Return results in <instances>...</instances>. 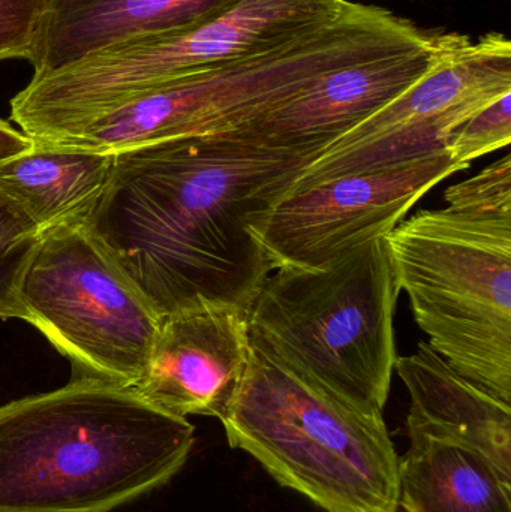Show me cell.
Instances as JSON below:
<instances>
[{
    "instance_id": "cell-1",
    "label": "cell",
    "mask_w": 511,
    "mask_h": 512,
    "mask_svg": "<svg viewBox=\"0 0 511 512\" xmlns=\"http://www.w3.org/2000/svg\"><path fill=\"white\" fill-rule=\"evenodd\" d=\"M320 152L230 131L117 152L83 224L159 318L249 310L273 271L257 222Z\"/></svg>"
},
{
    "instance_id": "cell-2",
    "label": "cell",
    "mask_w": 511,
    "mask_h": 512,
    "mask_svg": "<svg viewBox=\"0 0 511 512\" xmlns=\"http://www.w3.org/2000/svg\"><path fill=\"white\" fill-rule=\"evenodd\" d=\"M195 427L132 388L72 379L0 406V512H111L165 486Z\"/></svg>"
},
{
    "instance_id": "cell-3",
    "label": "cell",
    "mask_w": 511,
    "mask_h": 512,
    "mask_svg": "<svg viewBox=\"0 0 511 512\" xmlns=\"http://www.w3.org/2000/svg\"><path fill=\"white\" fill-rule=\"evenodd\" d=\"M401 294L386 239L320 268L273 270L248 310L252 345L342 402L383 414Z\"/></svg>"
},
{
    "instance_id": "cell-4",
    "label": "cell",
    "mask_w": 511,
    "mask_h": 512,
    "mask_svg": "<svg viewBox=\"0 0 511 512\" xmlns=\"http://www.w3.org/2000/svg\"><path fill=\"white\" fill-rule=\"evenodd\" d=\"M219 421L231 448L320 510L398 512L401 459L383 414L353 408L257 346Z\"/></svg>"
},
{
    "instance_id": "cell-5",
    "label": "cell",
    "mask_w": 511,
    "mask_h": 512,
    "mask_svg": "<svg viewBox=\"0 0 511 512\" xmlns=\"http://www.w3.org/2000/svg\"><path fill=\"white\" fill-rule=\"evenodd\" d=\"M348 0H236L218 14L135 36L44 74L12 98L11 120L42 143L168 81L272 50L335 20Z\"/></svg>"
},
{
    "instance_id": "cell-6",
    "label": "cell",
    "mask_w": 511,
    "mask_h": 512,
    "mask_svg": "<svg viewBox=\"0 0 511 512\" xmlns=\"http://www.w3.org/2000/svg\"><path fill=\"white\" fill-rule=\"evenodd\" d=\"M384 239L428 345L510 405L511 213L420 210Z\"/></svg>"
},
{
    "instance_id": "cell-7",
    "label": "cell",
    "mask_w": 511,
    "mask_h": 512,
    "mask_svg": "<svg viewBox=\"0 0 511 512\" xmlns=\"http://www.w3.org/2000/svg\"><path fill=\"white\" fill-rule=\"evenodd\" d=\"M18 298L72 379L137 387L162 319L83 222L42 231Z\"/></svg>"
},
{
    "instance_id": "cell-8",
    "label": "cell",
    "mask_w": 511,
    "mask_h": 512,
    "mask_svg": "<svg viewBox=\"0 0 511 512\" xmlns=\"http://www.w3.org/2000/svg\"><path fill=\"white\" fill-rule=\"evenodd\" d=\"M507 93H511L510 39L491 32L473 41L456 33L428 74L327 144L287 194L443 152L450 132Z\"/></svg>"
},
{
    "instance_id": "cell-9",
    "label": "cell",
    "mask_w": 511,
    "mask_h": 512,
    "mask_svg": "<svg viewBox=\"0 0 511 512\" xmlns=\"http://www.w3.org/2000/svg\"><path fill=\"white\" fill-rule=\"evenodd\" d=\"M461 171L443 150L386 170L338 177L284 195L254 233L273 270L324 267L392 233L431 189Z\"/></svg>"
},
{
    "instance_id": "cell-10",
    "label": "cell",
    "mask_w": 511,
    "mask_h": 512,
    "mask_svg": "<svg viewBox=\"0 0 511 512\" xmlns=\"http://www.w3.org/2000/svg\"><path fill=\"white\" fill-rule=\"evenodd\" d=\"M455 38L456 32L422 27L381 53L321 75L230 132L269 146L323 150L428 74Z\"/></svg>"
},
{
    "instance_id": "cell-11",
    "label": "cell",
    "mask_w": 511,
    "mask_h": 512,
    "mask_svg": "<svg viewBox=\"0 0 511 512\" xmlns=\"http://www.w3.org/2000/svg\"><path fill=\"white\" fill-rule=\"evenodd\" d=\"M248 310L204 304L162 318L137 387L141 399L174 417L221 420L251 358Z\"/></svg>"
},
{
    "instance_id": "cell-12",
    "label": "cell",
    "mask_w": 511,
    "mask_h": 512,
    "mask_svg": "<svg viewBox=\"0 0 511 512\" xmlns=\"http://www.w3.org/2000/svg\"><path fill=\"white\" fill-rule=\"evenodd\" d=\"M395 372L410 394L405 430L422 439L465 445L488 457L511 477V409L459 375L426 342L396 358Z\"/></svg>"
},
{
    "instance_id": "cell-13",
    "label": "cell",
    "mask_w": 511,
    "mask_h": 512,
    "mask_svg": "<svg viewBox=\"0 0 511 512\" xmlns=\"http://www.w3.org/2000/svg\"><path fill=\"white\" fill-rule=\"evenodd\" d=\"M236 0H50L33 75L117 42L206 20Z\"/></svg>"
},
{
    "instance_id": "cell-14",
    "label": "cell",
    "mask_w": 511,
    "mask_h": 512,
    "mask_svg": "<svg viewBox=\"0 0 511 512\" xmlns=\"http://www.w3.org/2000/svg\"><path fill=\"white\" fill-rule=\"evenodd\" d=\"M114 153L35 144L0 162V194L41 231L83 222L107 185Z\"/></svg>"
},
{
    "instance_id": "cell-15",
    "label": "cell",
    "mask_w": 511,
    "mask_h": 512,
    "mask_svg": "<svg viewBox=\"0 0 511 512\" xmlns=\"http://www.w3.org/2000/svg\"><path fill=\"white\" fill-rule=\"evenodd\" d=\"M405 512H511V477L465 445L422 439L399 460Z\"/></svg>"
},
{
    "instance_id": "cell-16",
    "label": "cell",
    "mask_w": 511,
    "mask_h": 512,
    "mask_svg": "<svg viewBox=\"0 0 511 512\" xmlns=\"http://www.w3.org/2000/svg\"><path fill=\"white\" fill-rule=\"evenodd\" d=\"M42 231L23 209L0 194V319H23L20 291Z\"/></svg>"
},
{
    "instance_id": "cell-17",
    "label": "cell",
    "mask_w": 511,
    "mask_h": 512,
    "mask_svg": "<svg viewBox=\"0 0 511 512\" xmlns=\"http://www.w3.org/2000/svg\"><path fill=\"white\" fill-rule=\"evenodd\" d=\"M510 143L511 93H507L450 132L446 150L468 170L476 159L509 147Z\"/></svg>"
},
{
    "instance_id": "cell-18",
    "label": "cell",
    "mask_w": 511,
    "mask_h": 512,
    "mask_svg": "<svg viewBox=\"0 0 511 512\" xmlns=\"http://www.w3.org/2000/svg\"><path fill=\"white\" fill-rule=\"evenodd\" d=\"M50 0H0V62L35 65L44 39Z\"/></svg>"
},
{
    "instance_id": "cell-19",
    "label": "cell",
    "mask_w": 511,
    "mask_h": 512,
    "mask_svg": "<svg viewBox=\"0 0 511 512\" xmlns=\"http://www.w3.org/2000/svg\"><path fill=\"white\" fill-rule=\"evenodd\" d=\"M447 207L479 213H511V155L444 192Z\"/></svg>"
},
{
    "instance_id": "cell-20",
    "label": "cell",
    "mask_w": 511,
    "mask_h": 512,
    "mask_svg": "<svg viewBox=\"0 0 511 512\" xmlns=\"http://www.w3.org/2000/svg\"><path fill=\"white\" fill-rule=\"evenodd\" d=\"M33 146L35 143L32 138L0 119V162L23 155V153L29 152Z\"/></svg>"
}]
</instances>
